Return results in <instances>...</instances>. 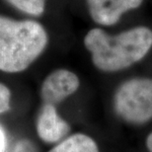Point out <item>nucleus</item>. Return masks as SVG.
<instances>
[{
  "instance_id": "f257e3e1",
  "label": "nucleus",
  "mask_w": 152,
  "mask_h": 152,
  "mask_svg": "<svg viewBox=\"0 0 152 152\" xmlns=\"http://www.w3.org/2000/svg\"><path fill=\"white\" fill-rule=\"evenodd\" d=\"M84 45L99 70L117 72L138 62L148 53L152 48V31L139 26L111 36L95 28L85 36Z\"/></svg>"
},
{
  "instance_id": "f03ea898",
  "label": "nucleus",
  "mask_w": 152,
  "mask_h": 152,
  "mask_svg": "<svg viewBox=\"0 0 152 152\" xmlns=\"http://www.w3.org/2000/svg\"><path fill=\"white\" fill-rule=\"evenodd\" d=\"M48 41L39 23L0 15V70L6 73L26 70L45 50Z\"/></svg>"
},
{
  "instance_id": "7ed1b4c3",
  "label": "nucleus",
  "mask_w": 152,
  "mask_h": 152,
  "mask_svg": "<svg viewBox=\"0 0 152 152\" xmlns=\"http://www.w3.org/2000/svg\"><path fill=\"white\" fill-rule=\"evenodd\" d=\"M114 109L130 124H143L152 120V79L136 77L121 83L114 96Z\"/></svg>"
},
{
  "instance_id": "20e7f679",
  "label": "nucleus",
  "mask_w": 152,
  "mask_h": 152,
  "mask_svg": "<svg viewBox=\"0 0 152 152\" xmlns=\"http://www.w3.org/2000/svg\"><path fill=\"white\" fill-rule=\"evenodd\" d=\"M80 80L74 72L56 69L48 74L42 84L41 97L44 104L57 105L78 90Z\"/></svg>"
},
{
  "instance_id": "39448f33",
  "label": "nucleus",
  "mask_w": 152,
  "mask_h": 152,
  "mask_svg": "<svg viewBox=\"0 0 152 152\" xmlns=\"http://www.w3.org/2000/svg\"><path fill=\"white\" fill-rule=\"evenodd\" d=\"M143 0H87L91 18L97 24L112 26L124 13L138 8Z\"/></svg>"
},
{
  "instance_id": "423d86ee",
  "label": "nucleus",
  "mask_w": 152,
  "mask_h": 152,
  "mask_svg": "<svg viewBox=\"0 0 152 152\" xmlns=\"http://www.w3.org/2000/svg\"><path fill=\"white\" fill-rule=\"evenodd\" d=\"M70 132L68 123L57 113L54 105L44 104L37 120V133L45 143H58Z\"/></svg>"
},
{
  "instance_id": "0eeeda50",
  "label": "nucleus",
  "mask_w": 152,
  "mask_h": 152,
  "mask_svg": "<svg viewBox=\"0 0 152 152\" xmlns=\"http://www.w3.org/2000/svg\"><path fill=\"white\" fill-rule=\"evenodd\" d=\"M48 152H100L98 144L91 136L85 133L69 135Z\"/></svg>"
},
{
  "instance_id": "6e6552de",
  "label": "nucleus",
  "mask_w": 152,
  "mask_h": 152,
  "mask_svg": "<svg viewBox=\"0 0 152 152\" xmlns=\"http://www.w3.org/2000/svg\"><path fill=\"white\" fill-rule=\"evenodd\" d=\"M6 1L24 13L39 16L44 13L47 0H6Z\"/></svg>"
},
{
  "instance_id": "1a4fd4ad",
  "label": "nucleus",
  "mask_w": 152,
  "mask_h": 152,
  "mask_svg": "<svg viewBox=\"0 0 152 152\" xmlns=\"http://www.w3.org/2000/svg\"><path fill=\"white\" fill-rule=\"evenodd\" d=\"M11 93L6 85L0 83V114L7 112L10 109Z\"/></svg>"
},
{
  "instance_id": "9d476101",
  "label": "nucleus",
  "mask_w": 152,
  "mask_h": 152,
  "mask_svg": "<svg viewBox=\"0 0 152 152\" xmlns=\"http://www.w3.org/2000/svg\"><path fill=\"white\" fill-rule=\"evenodd\" d=\"M9 152H37L33 145L29 140H20L12 147V149Z\"/></svg>"
},
{
  "instance_id": "9b49d317",
  "label": "nucleus",
  "mask_w": 152,
  "mask_h": 152,
  "mask_svg": "<svg viewBox=\"0 0 152 152\" xmlns=\"http://www.w3.org/2000/svg\"><path fill=\"white\" fill-rule=\"evenodd\" d=\"M6 150V135L3 129L0 126V152H5Z\"/></svg>"
},
{
  "instance_id": "f8f14e48",
  "label": "nucleus",
  "mask_w": 152,
  "mask_h": 152,
  "mask_svg": "<svg viewBox=\"0 0 152 152\" xmlns=\"http://www.w3.org/2000/svg\"><path fill=\"white\" fill-rule=\"evenodd\" d=\"M146 147L149 152H152V132L148 134L146 138Z\"/></svg>"
}]
</instances>
